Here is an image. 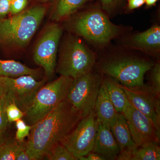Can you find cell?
Masks as SVG:
<instances>
[{
    "label": "cell",
    "mask_w": 160,
    "mask_h": 160,
    "mask_svg": "<svg viewBox=\"0 0 160 160\" xmlns=\"http://www.w3.org/2000/svg\"><path fill=\"white\" fill-rule=\"evenodd\" d=\"M82 118V112L65 99L32 126L26 141V152L32 160L46 157L54 146L61 143Z\"/></svg>",
    "instance_id": "cell-1"
},
{
    "label": "cell",
    "mask_w": 160,
    "mask_h": 160,
    "mask_svg": "<svg viewBox=\"0 0 160 160\" xmlns=\"http://www.w3.org/2000/svg\"><path fill=\"white\" fill-rule=\"evenodd\" d=\"M69 26L76 34L98 48L105 47L129 30L112 22L100 5L91 6L78 14Z\"/></svg>",
    "instance_id": "cell-2"
},
{
    "label": "cell",
    "mask_w": 160,
    "mask_h": 160,
    "mask_svg": "<svg viewBox=\"0 0 160 160\" xmlns=\"http://www.w3.org/2000/svg\"><path fill=\"white\" fill-rule=\"evenodd\" d=\"M47 11L38 5L0 20V43L18 48L27 46L37 31Z\"/></svg>",
    "instance_id": "cell-3"
},
{
    "label": "cell",
    "mask_w": 160,
    "mask_h": 160,
    "mask_svg": "<svg viewBox=\"0 0 160 160\" xmlns=\"http://www.w3.org/2000/svg\"><path fill=\"white\" fill-rule=\"evenodd\" d=\"M154 63L143 58L132 56H111L101 61L99 70L122 86L129 88L145 86L144 76Z\"/></svg>",
    "instance_id": "cell-4"
},
{
    "label": "cell",
    "mask_w": 160,
    "mask_h": 160,
    "mask_svg": "<svg viewBox=\"0 0 160 160\" xmlns=\"http://www.w3.org/2000/svg\"><path fill=\"white\" fill-rule=\"evenodd\" d=\"M96 62L94 52L80 39L72 37L64 43L55 71L75 79L92 71Z\"/></svg>",
    "instance_id": "cell-5"
},
{
    "label": "cell",
    "mask_w": 160,
    "mask_h": 160,
    "mask_svg": "<svg viewBox=\"0 0 160 160\" xmlns=\"http://www.w3.org/2000/svg\"><path fill=\"white\" fill-rule=\"evenodd\" d=\"M73 80L60 75L57 79L42 87L25 113L23 118L26 123L33 126L66 99Z\"/></svg>",
    "instance_id": "cell-6"
},
{
    "label": "cell",
    "mask_w": 160,
    "mask_h": 160,
    "mask_svg": "<svg viewBox=\"0 0 160 160\" xmlns=\"http://www.w3.org/2000/svg\"><path fill=\"white\" fill-rule=\"evenodd\" d=\"M102 81L100 73L92 71L73 80L66 99L82 113V118L94 110Z\"/></svg>",
    "instance_id": "cell-7"
},
{
    "label": "cell",
    "mask_w": 160,
    "mask_h": 160,
    "mask_svg": "<svg viewBox=\"0 0 160 160\" xmlns=\"http://www.w3.org/2000/svg\"><path fill=\"white\" fill-rule=\"evenodd\" d=\"M94 110L83 118L61 143L77 160L92 151L98 127Z\"/></svg>",
    "instance_id": "cell-8"
},
{
    "label": "cell",
    "mask_w": 160,
    "mask_h": 160,
    "mask_svg": "<svg viewBox=\"0 0 160 160\" xmlns=\"http://www.w3.org/2000/svg\"><path fill=\"white\" fill-rule=\"evenodd\" d=\"M62 33L63 29L58 24H49L35 47L33 60L44 69L47 78L52 76L55 71L58 48Z\"/></svg>",
    "instance_id": "cell-9"
},
{
    "label": "cell",
    "mask_w": 160,
    "mask_h": 160,
    "mask_svg": "<svg viewBox=\"0 0 160 160\" xmlns=\"http://www.w3.org/2000/svg\"><path fill=\"white\" fill-rule=\"evenodd\" d=\"M5 86V95L24 113L31 106L40 89L46 84L47 79L38 81L30 75L18 77H0Z\"/></svg>",
    "instance_id": "cell-10"
},
{
    "label": "cell",
    "mask_w": 160,
    "mask_h": 160,
    "mask_svg": "<svg viewBox=\"0 0 160 160\" xmlns=\"http://www.w3.org/2000/svg\"><path fill=\"white\" fill-rule=\"evenodd\" d=\"M122 114L126 118L132 138L137 146H140L149 142H159L160 132L152 121L130 103Z\"/></svg>",
    "instance_id": "cell-11"
},
{
    "label": "cell",
    "mask_w": 160,
    "mask_h": 160,
    "mask_svg": "<svg viewBox=\"0 0 160 160\" xmlns=\"http://www.w3.org/2000/svg\"><path fill=\"white\" fill-rule=\"evenodd\" d=\"M120 85L130 104L148 117L154 124L157 131L160 132V97L156 95L148 86L145 85L138 88H127L121 84Z\"/></svg>",
    "instance_id": "cell-12"
},
{
    "label": "cell",
    "mask_w": 160,
    "mask_h": 160,
    "mask_svg": "<svg viewBox=\"0 0 160 160\" xmlns=\"http://www.w3.org/2000/svg\"><path fill=\"white\" fill-rule=\"evenodd\" d=\"M123 46L151 55L160 51V26L155 25L146 31L135 33L123 41Z\"/></svg>",
    "instance_id": "cell-13"
},
{
    "label": "cell",
    "mask_w": 160,
    "mask_h": 160,
    "mask_svg": "<svg viewBox=\"0 0 160 160\" xmlns=\"http://www.w3.org/2000/svg\"><path fill=\"white\" fill-rule=\"evenodd\" d=\"M110 127L120 147L117 160H129L132 152L138 146L132 140L124 114L118 112L110 123Z\"/></svg>",
    "instance_id": "cell-14"
},
{
    "label": "cell",
    "mask_w": 160,
    "mask_h": 160,
    "mask_svg": "<svg viewBox=\"0 0 160 160\" xmlns=\"http://www.w3.org/2000/svg\"><path fill=\"white\" fill-rule=\"evenodd\" d=\"M92 152L101 155L106 160H115L120 154V149L110 126L99 121L98 127Z\"/></svg>",
    "instance_id": "cell-15"
},
{
    "label": "cell",
    "mask_w": 160,
    "mask_h": 160,
    "mask_svg": "<svg viewBox=\"0 0 160 160\" xmlns=\"http://www.w3.org/2000/svg\"><path fill=\"white\" fill-rule=\"evenodd\" d=\"M102 84L116 111L119 113H124L129 107L130 103L119 83L103 75Z\"/></svg>",
    "instance_id": "cell-16"
},
{
    "label": "cell",
    "mask_w": 160,
    "mask_h": 160,
    "mask_svg": "<svg viewBox=\"0 0 160 160\" xmlns=\"http://www.w3.org/2000/svg\"><path fill=\"white\" fill-rule=\"evenodd\" d=\"M94 110L99 122L109 126L118 113L102 83Z\"/></svg>",
    "instance_id": "cell-17"
},
{
    "label": "cell",
    "mask_w": 160,
    "mask_h": 160,
    "mask_svg": "<svg viewBox=\"0 0 160 160\" xmlns=\"http://www.w3.org/2000/svg\"><path fill=\"white\" fill-rule=\"evenodd\" d=\"M38 73V70L29 68L20 62L0 59V77L15 78L30 75L36 78Z\"/></svg>",
    "instance_id": "cell-18"
},
{
    "label": "cell",
    "mask_w": 160,
    "mask_h": 160,
    "mask_svg": "<svg viewBox=\"0 0 160 160\" xmlns=\"http://www.w3.org/2000/svg\"><path fill=\"white\" fill-rule=\"evenodd\" d=\"M91 0H56L52 19L56 21L69 17Z\"/></svg>",
    "instance_id": "cell-19"
},
{
    "label": "cell",
    "mask_w": 160,
    "mask_h": 160,
    "mask_svg": "<svg viewBox=\"0 0 160 160\" xmlns=\"http://www.w3.org/2000/svg\"><path fill=\"white\" fill-rule=\"evenodd\" d=\"M26 141L20 142L15 138H4L0 145V160H16L18 154L26 150Z\"/></svg>",
    "instance_id": "cell-20"
},
{
    "label": "cell",
    "mask_w": 160,
    "mask_h": 160,
    "mask_svg": "<svg viewBox=\"0 0 160 160\" xmlns=\"http://www.w3.org/2000/svg\"><path fill=\"white\" fill-rule=\"evenodd\" d=\"M160 148L158 142L146 143L132 152L129 160H159Z\"/></svg>",
    "instance_id": "cell-21"
},
{
    "label": "cell",
    "mask_w": 160,
    "mask_h": 160,
    "mask_svg": "<svg viewBox=\"0 0 160 160\" xmlns=\"http://www.w3.org/2000/svg\"><path fill=\"white\" fill-rule=\"evenodd\" d=\"M49 160H77L62 143L56 145L46 156Z\"/></svg>",
    "instance_id": "cell-22"
},
{
    "label": "cell",
    "mask_w": 160,
    "mask_h": 160,
    "mask_svg": "<svg viewBox=\"0 0 160 160\" xmlns=\"http://www.w3.org/2000/svg\"><path fill=\"white\" fill-rule=\"evenodd\" d=\"M7 98L6 109V115L9 123L13 122L18 120L22 118L25 116L24 112L13 102L10 101L8 98Z\"/></svg>",
    "instance_id": "cell-23"
},
{
    "label": "cell",
    "mask_w": 160,
    "mask_h": 160,
    "mask_svg": "<svg viewBox=\"0 0 160 160\" xmlns=\"http://www.w3.org/2000/svg\"><path fill=\"white\" fill-rule=\"evenodd\" d=\"M150 76L151 86H148L149 89L154 94L160 97V65L159 63L154 64L151 69Z\"/></svg>",
    "instance_id": "cell-24"
},
{
    "label": "cell",
    "mask_w": 160,
    "mask_h": 160,
    "mask_svg": "<svg viewBox=\"0 0 160 160\" xmlns=\"http://www.w3.org/2000/svg\"><path fill=\"white\" fill-rule=\"evenodd\" d=\"M125 0H100V6L108 15L115 13L122 7Z\"/></svg>",
    "instance_id": "cell-25"
},
{
    "label": "cell",
    "mask_w": 160,
    "mask_h": 160,
    "mask_svg": "<svg viewBox=\"0 0 160 160\" xmlns=\"http://www.w3.org/2000/svg\"><path fill=\"white\" fill-rule=\"evenodd\" d=\"M17 131L15 138L20 142L25 141L26 137H28L32 128V126L28 125L26 122L21 118L16 121Z\"/></svg>",
    "instance_id": "cell-26"
},
{
    "label": "cell",
    "mask_w": 160,
    "mask_h": 160,
    "mask_svg": "<svg viewBox=\"0 0 160 160\" xmlns=\"http://www.w3.org/2000/svg\"><path fill=\"white\" fill-rule=\"evenodd\" d=\"M7 101V98L5 95L0 98V132L5 131L9 123L6 113Z\"/></svg>",
    "instance_id": "cell-27"
},
{
    "label": "cell",
    "mask_w": 160,
    "mask_h": 160,
    "mask_svg": "<svg viewBox=\"0 0 160 160\" xmlns=\"http://www.w3.org/2000/svg\"><path fill=\"white\" fill-rule=\"evenodd\" d=\"M28 3V0H12L9 14L13 16L24 11Z\"/></svg>",
    "instance_id": "cell-28"
},
{
    "label": "cell",
    "mask_w": 160,
    "mask_h": 160,
    "mask_svg": "<svg viewBox=\"0 0 160 160\" xmlns=\"http://www.w3.org/2000/svg\"><path fill=\"white\" fill-rule=\"evenodd\" d=\"M12 0H0V20L6 18L9 14Z\"/></svg>",
    "instance_id": "cell-29"
},
{
    "label": "cell",
    "mask_w": 160,
    "mask_h": 160,
    "mask_svg": "<svg viewBox=\"0 0 160 160\" xmlns=\"http://www.w3.org/2000/svg\"><path fill=\"white\" fill-rule=\"evenodd\" d=\"M146 0H127V9L131 11L142 7L145 4Z\"/></svg>",
    "instance_id": "cell-30"
},
{
    "label": "cell",
    "mask_w": 160,
    "mask_h": 160,
    "mask_svg": "<svg viewBox=\"0 0 160 160\" xmlns=\"http://www.w3.org/2000/svg\"><path fill=\"white\" fill-rule=\"evenodd\" d=\"M80 160H106L104 157L91 151L88 153L86 156L82 157L79 159Z\"/></svg>",
    "instance_id": "cell-31"
},
{
    "label": "cell",
    "mask_w": 160,
    "mask_h": 160,
    "mask_svg": "<svg viewBox=\"0 0 160 160\" xmlns=\"http://www.w3.org/2000/svg\"><path fill=\"white\" fill-rule=\"evenodd\" d=\"M16 160H32L26 150H22L18 154Z\"/></svg>",
    "instance_id": "cell-32"
},
{
    "label": "cell",
    "mask_w": 160,
    "mask_h": 160,
    "mask_svg": "<svg viewBox=\"0 0 160 160\" xmlns=\"http://www.w3.org/2000/svg\"><path fill=\"white\" fill-rule=\"evenodd\" d=\"M158 0H146L145 4L147 7H150L154 6Z\"/></svg>",
    "instance_id": "cell-33"
},
{
    "label": "cell",
    "mask_w": 160,
    "mask_h": 160,
    "mask_svg": "<svg viewBox=\"0 0 160 160\" xmlns=\"http://www.w3.org/2000/svg\"><path fill=\"white\" fill-rule=\"evenodd\" d=\"M6 90H5V86L2 82L0 79V98L2 97L5 95Z\"/></svg>",
    "instance_id": "cell-34"
},
{
    "label": "cell",
    "mask_w": 160,
    "mask_h": 160,
    "mask_svg": "<svg viewBox=\"0 0 160 160\" xmlns=\"http://www.w3.org/2000/svg\"><path fill=\"white\" fill-rule=\"evenodd\" d=\"M3 133H4V132H0V145H1L2 142H3V140H4V138H5Z\"/></svg>",
    "instance_id": "cell-35"
},
{
    "label": "cell",
    "mask_w": 160,
    "mask_h": 160,
    "mask_svg": "<svg viewBox=\"0 0 160 160\" xmlns=\"http://www.w3.org/2000/svg\"><path fill=\"white\" fill-rule=\"evenodd\" d=\"M39 2H41L46 3L48 2L49 0H37Z\"/></svg>",
    "instance_id": "cell-36"
}]
</instances>
